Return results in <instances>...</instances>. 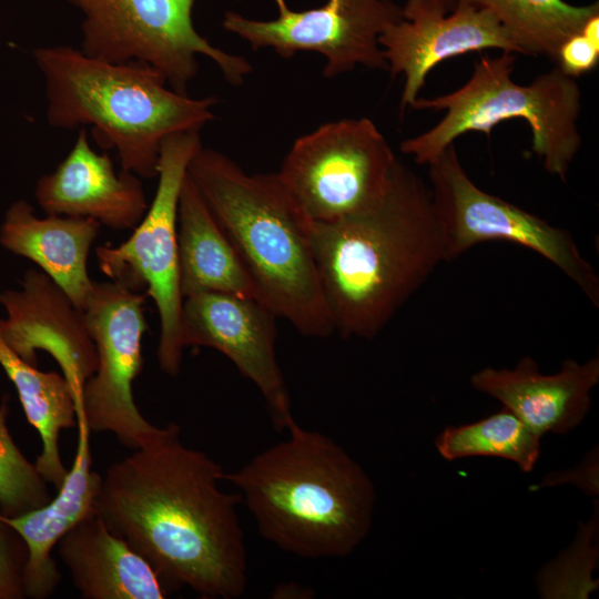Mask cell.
<instances>
[{
    "mask_svg": "<svg viewBox=\"0 0 599 599\" xmlns=\"http://www.w3.org/2000/svg\"><path fill=\"white\" fill-rule=\"evenodd\" d=\"M180 433L170 423L159 438L112 464L102 477L95 514L166 587L237 599L248 579L241 497L221 488L223 467L185 446Z\"/></svg>",
    "mask_w": 599,
    "mask_h": 599,
    "instance_id": "obj_1",
    "label": "cell"
},
{
    "mask_svg": "<svg viewBox=\"0 0 599 599\" xmlns=\"http://www.w3.org/2000/svg\"><path fill=\"white\" fill-rule=\"evenodd\" d=\"M308 240L334 331L344 338H374L447 261L429 185L403 162L378 202L308 222Z\"/></svg>",
    "mask_w": 599,
    "mask_h": 599,
    "instance_id": "obj_2",
    "label": "cell"
},
{
    "mask_svg": "<svg viewBox=\"0 0 599 599\" xmlns=\"http://www.w3.org/2000/svg\"><path fill=\"white\" fill-rule=\"evenodd\" d=\"M288 436L257 453L225 480L238 490L260 535L308 559L351 555L367 537L375 486L343 446L294 420Z\"/></svg>",
    "mask_w": 599,
    "mask_h": 599,
    "instance_id": "obj_3",
    "label": "cell"
},
{
    "mask_svg": "<svg viewBox=\"0 0 599 599\" xmlns=\"http://www.w3.org/2000/svg\"><path fill=\"white\" fill-rule=\"evenodd\" d=\"M33 58L44 78L48 124L91 126L102 149L116 151L121 169L142 179L158 175L164 139L200 132L215 118V97L179 93L141 61L110 62L71 45L35 48Z\"/></svg>",
    "mask_w": 599,
    "mask_h": 599,
    "instance_id": "obj_4",
    "label": "cell"
},
{
    "mask_svg": "<svg viewBox=\"0 0 599 599\" xmlns=\"http://www.w3.org/2000/svg\"><path fill=\"white\" fill-rule=\"evenodd\" d=\"M187 175L237 252L258 301L304 336L332 335L308 221L277 173H247L224 153L202 146Z\"/></svg>",
    "mask_w": 599,
    "mask_h": 599,
    "instance_id": "obj_5",
    "label": "cell"
},
{
    "mask_svg": "<svg viewBox=\"0 0 599 599\" xmlns=\"http://www.w3.org/2000/svg\"><path fill=\"white\" fill-rule=\"evenodd\" d=\"M515 61L516 54L507 52L483 57L459 89L432 99L417 98L413 109L446 113L429 130L404 140L400 151L428 166L467 132L490 138L500 122L522 120L531 131V151L548 173L566 182L581 145L580 88L576 79L556 67L528 84H519L511 79Z\"/></svg>",
    "mask_w": 599,
    "mask_h": 599,
    "instance_id": "obj_6",
    "label": "cell"
},
{
    "mask_svg": "<svg viewBox=\"0 0 599 599\" xmlns=\"http://www.w3.org/2000/svg\"><path fill=\"white\" fill-rule=\"evenodd\" d=\"M202 148L199 131L167 136L161 144L158 186L131 236L119 245L95 248L100 270L133 292L151 297L160 316V368L176 376L184 347L181 338L183 295L180 286L177 207L189 164Z\"/></svg>",
    "mask_w": 599,
    "mask_h": 599,
    "instance_id": "obj_7",
    "label": "cell"
},
{
    "mask_svg": "<svg viewBox=\"0 0 599 599\" xmlns=\"http://www.w3.org/2000/svg\"><path fill=\"white\" fill-rule=\"evenodd\" d=\"M63 1L82 14V52L110 62H144L179 93L187 94L199 55L212 60L232 85H241L252 72L245 57L214 47L197 32L195 0Z\"/></svg>",
    "mask_w": 599,
    "mask_h": 599,
    "instance_id": "obj_8",
    "label": "cell"
},
{
    "mask_svg": "<svg viewBox=\"0 0 599 599\" xmlns=\"http://www.w3.org/2000/svg\"><path fill=\"white\" fill-rule=\"evenodd\" d=\"M399 163L372 120L352 118L300 136L276 173L304 217L326 223L378 202Z\"/></svg>",
    "mask_w": 599,
    "mask_h": 599,
    "instance_id": "obj_9",
    "label": "cell"
},
{
    "mask_svg": "<svg viewBox=\"0 0 599 599\" xmlns=\"http://www.w3.org/2000/svg\"><path fill=\"white\" fill-rule=\"evenodd\" d=\"M428 167L447 261L480 243H515L552 263L599 307V276L569 231L481 190L465 171L454 144Z\"/></svg>",
    "mask_w": 599,
    "mask_h": 599,
    "instance_id": "obj_10",
    "label": "cell"
},
{
    "mask_svg": "<svg viewBox=\"0 0 599 599\" xmlns=\"http://www.w3.org/2000/svg\"><path fill=\"white\" fill-rule=\"evenodd\" d=\"M145 296L114 282H94L83 309L98 368L82 386L75 415L90 430L110 432L133 450L155 440L166 428L144 418L132 393L143 364Z\"/></svg>",
    "mask_w": 599,
    "mask_h": 599,
    "instance_id": "obj_11",
    "label": "cell"
},
{
    "mask_svg": "<svg viewBox=\"0 0 599 599\" xmlns=\"http://www.w3.org/2000/svg\"><path fill=\"white\" fill-rule=\"evenodd\" d=\"M278 14L257 20L226 11L222 27L257 51L270 49L281 58L316 52L325 61L323 75L336 78L364 67L387 71L379 45L382 33L403 19V8L392 0H327L324 4L293 10L274 0Z\"/></svg>",
    "mask_w": 599,
    "mask_h": 599,
    "instance_id": "obj_12",
    "label": "cell"
},
{
    "mask_svg": "<svg viewBox=\"0 0 599 599\" xmlns=\"http://www.w3.org/2000/svg\"><path fill=\"white\" fill-rule=\"evenodd\" d=\"M276 315L252 297L201 292L183 297V347L205 346L225 355L258 389L274 428L295 420L276 356Z\"/></svg>",
    "mask_w": 599,
    "mask_h": 599,
    "instance_id": "obj_13",
    "label": "cell"
},
{
    "mask_svg": "<svg viewBox=\"0 0 599 599\" xmlns=\"http://www.w3.org/2000/svg\"><path fill=\"white\" fill-rule=\"evenodd\" d=\"M7 318L0 336L23 361L37 366V353L57 362L79 403L83 384L98 368V355L84 312L41 270L29 268L20 290L0 294Z\"/></svg>",
    "mask_w": 599,
    "mask_h": 599,
    "instance_id": "obj_14",
    "label": "cell"
},
{
    "mask_svg": "<svg viewBox=\"0 0 599 599\" xmlns=\"http://www.w3.org/2000/svg\"><path fill=\"white\" fill-rule=\"evenodd\" d=\"M403 19L380 35L379 45L392 78L403 75L400 112L412 108L428 73L440 62L469 52L520 49L485 8L459 1L443 13L403 6Z\"/></svg>",
    "mask_w": 599,
    "mask_h": 599,
    "instance_id": "obj_15",
    "label": "cell"
},
{
    "mask_svg": "<svg viewBox=\"0 0 599 599\" xmlns=\"http://www.w3.org/2000/svg\"><path fill=\"white\" fill-rule=\"evenodd\" d=\"M34 195L47 214L89 217L116 231L133 230L149 206L140 177L116 172L106 153L92 149L85 128L57 169L38 180Z\"/></svg>",
    "mask_w": 599,
    "mask_h": 599,
    "instance_id": "obj_16",
    "label": "cell"
},
{
    "mask_svg": "<svg viewBox=\"0 0 599 599\" xmlns=\"http://www.w3.org/2000/svg\"><path fill=\"white\" fill-rule=\"evenodd\" d=\"M599 383V357L566 359L555 374H542L524 356L514 368L485 367L470 376L471 387L498 399L539 437L565 435L586 418L591 390Z\"/></svg>",
    "mask_w": 599,
    "mask_h": 599,
    "instance_id": "obj_17",
    "label": "cell"
},
{
    "mask_svg": "<svg viewBox=\"0 0 599 599\" xmlns=\"http://www.w3.org/2000/svg\"><path fill=\"white\" fill-rule=\"evenodd\" d=\"M77 427L75 457L58 495L48 504L19 516L0 514V519L21 537L27 548L26 597L43 599L54 592L61 575L51 555L53 548L78 522L95 512L102 477L91 468L90 429L83 418L77 417Z\"/></svg>",
    "mask_w": 599,
    "mask_h": 599,
    "instance_id": "obj_18",
    "label": "cell"
},
{
    "mask_svg": "<svg viewBox=\"0 0 599 599\" xmlns=\"http://www.w3.org/2000/svg\"><path fill=\"white\" fill-rule=\"evenodd\" d=\"M100 226L89 217H38L26 200H19L4 214L0 243L35 263L83 311L94 285L88 272V256Z\"/></svg>",
    "mask_w": 599,
    "mask_h": 599,
    "instance_id": "obj_19",
    "label": "cell"
},
{
    "mask_svg": "<svg viewBox=\"0 0 599 599\" xmlns=\"http://www.w3.org/2000/svg\"><path fill=\"white\" fill-rule=\"evenodd\" d=\"M74 587L85 599H163L167 589L153 567L94 512L57 545Z\"/></svg>",
    "mask_w": 599,
    "mask_h": 599,
    "instance_id": "obj_20",
    "label": "cell"
},
{
    "mask_svg": "<svg viewBox=\"0 0 599 599\" xmlns=\"http://www.w3.org/2000/svg\"><path fill=\"white\" fill-rule=\"evenodd\" d=\"M177 244L183 297L219 292L258 300L237 252L187 174L179 199Z\"/></svg>",
    "mask_w": 599,
    "mask_h": 599,
    "instance_id": "obj_21",
    "label": "cell"
},
{
    "mask_svg": "<svg viewBox=\"0 0 599 599\" xmlns=\"http://www.w3.org/2000/svg\"><path fill=\"white\" fill-rule=\"evenodd\" d=\"M0 365L13 383L42 449L35 459L41 477L59 489L68 474L59 448L60 433L77 426L75 397L62 374L42 372L17 355L0 336Z\"/></svg>",
    "mask_w": 599,
    "mask_h": 599,
    "instance_id": "obj_22",
    "label": "cell"
},
{
    "mask_svg": "<svg viewBox=\"0 0 599 599\" xmlns=\"http://www.w3.org/2000/svg\"><path fill=\"white\" fill-rule=\"evenodd\" d=\"M490 11L521 54L555 62L561 43L599 14V3L573 6L564 0H459Z\"/></svg>",
    "mask_w": 599,
    "mask_h": 599,
    "instance_id": "obj_23",
    "label": "cell"
},
{
    "mask_svg": "<svg viewBox=\"0 0 599 599\" xmlns=\"http://www.w3.org/2000/svg\"><path fill=\"white\" fill-rule=\"evenodd\" d=\"M540 439L502 406L498 413L480 420L445 427L435 439V447L449 461L476 456L499 457L530 473L540 455Z\"/></svg>",
    "mask_w": 599,
    "mask_h": 599,
    "instance_id": "obj_24",
    "label": "cell"
},
{
    "mask_svg": "<svg viewBox=\"0 0 599 599\" xmlns=\"http://www.w3.org/2000/svg\"><path fill=\"white\" fill-rule=\"evenodd\" d=\"M7 398L0 402V509L14 517L48 504L47 481L13 441L7 425Z\"/></svg>",
    "mask_w": 599,
    "mask_h": 599,
    "instance_id": "obj_25",
    "label": "cell"
},
{
    "mask_svg": "<svg viewBox=\"0 0 599 599\" xmlns=\"http://www.w3.org/2000/svg\"><path fill=\"white\" fill-rule=\"evenodd\" d=\"M566 75L577 79L599 63V14L559 47L555 62Z\"/></svg>",
    "mask_w": 599,
    "mask_h": 599,
    "instance_id": "obj_26",
    "label": "cell"
},
{
    "mask_svg": "<svg viewBox=\"0 0 599 599\" xmlns=\"http://www.w3.org/2000/svg\"><path fill=\"white\" fill-rule=\"evenodd\" d=\"M27 548L21 537L0 519V599L24 598Z\"/></svg>",
    "mask_w": 599,
    "mask_h": 599,
    "instance_id": "obj_27",
    "label": "cell"
},
{
    "mask_svg": "<svg viewBox=\"0 0 599 599\" xmlns=\"http://www.w3.org/2000/svg\"><path fill=\"white\" fill-rule=\"evenodd\" d=\"M459 0H406L405 4L423 10L448 13L458 4Z\"/></svg>",
    "mask_w": 599,
    "mask_h": 599,
    "instance_id": "obj_28",
    "label": "cell"
}]
</instances>
